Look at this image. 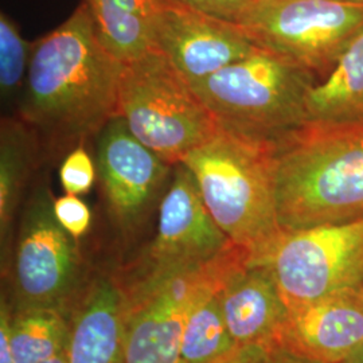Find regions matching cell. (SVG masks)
Instances as JSON below:
<instances>
[{
  "mask_svg": "<svg viewBox=\"0 0 363 363\" xmlns=\"http://www.w3.org/2000/svg\"><path fill=\"white\" fill-rule=\"evenodd\" d=\"M123 67L99 38L86 0L64 23L34 40L13 116L37 133L45 160H62L118 115Z\"/></svg>",
  "mask_w": 363,
  "mask_h": 363,
  "instance_id": "cell-1",
  "label": "cell"
},
{
  "mask_svg": "<svg viewBox=\"0 0 363 363\" xmlns=\"http://www.w3.org/2000/svg\"><path fill=\"white\" fill-rule=\"evenodd\" d=\"M274 177L284 232L363 220V120L295 130L276 144Z\"/></svg>",
  "mask_w": 363,
  "mask_h": 363,
  "instance_id": "cell-2",
  "label": "cell"
},
{
  "mask_svg": "<svg viewBox=\"0 0 363 363\" xmlns=\"http://www.w3.org/2000/svg\"><path fill=\"white\" fill-rule=\"evenodd\" d=\"M276 144L220 130L183 159L213 220L255 262L284 234L276 203Z\"/></svg>",
  "mask_w": 363,
  "mask_h": 363,
  "instance_id": "cell-3",
  "label": "cell"
},
{
  "mask_svg": "<svg viewBox=\"0 0 363 363\" xmlns=\"http://www.w3.org/2000/svg\"><path fill=\"white\" fill-rule=\"evenodd\" d=\"M316 81L308 70L257 49L193 89L220 130L277 144L307 124L306 99Z\"/></svg>",
  "mask_w": 363,
  "mask_h": 363,
  "instance_id": "cell-4",
  "label": "cell"
},
{
  "mask_svg": "<svg viewBox=\"0 0 363 363\" xmlns=\"http://www.w3.org/2000/svg\"><path fill=\"white\" fill-rule=\"evenodd\" d=\"M117 116L172 166L220 130L189 81L156 48L124 62Z\"/></svg>",
  "mask_w": 363,
  "mask_h": 363,
  "instance_id": "cell-5",
  "label": "cell"
},
{
  "mask_svg": "<svg viewBox=\"0 0 363 363\" xmlns=\"http://www.w3.org/2000/svg\"><path fill=\"white\" fill-rule=\"evenodd\" d=\"M250 259L232 244L206 262L121 291L127 363H178L190 312Z\"/></svg>",
  "mask_w": 363,
  "mask_h": 363,
  "instance_id": "cell-6",
  "label": "cell"
},
{
  "mask_svg": "<svg viewBox=\"0 0 363 363\" xmlns=\"http://www.w3.org/2000/svg\"><path fill=\"white\" fill-rule=\"evenodd\" d=\"M54 199L49 182L42 179L22 210L9 253L13 307L74 308L89 281L79 240L57 220Z\"/></svg>",
  "mask_w": 363,
  "mask_h": 363,
  "instance_id": "cell-7",
  "label": "cell"
},
{
  "mask_svg": "<svg viewBox=\"0 0 363 363\" xmlns=\"http://www.w3.org/2000/svg\"><path fill=\"white\" fill-rule=\"evenodd\" d=\"M259 49L325 79L363 28V6L339 0H253L234 22Z\"/></svg>",
  "mask_w": 363,
  "mask_h": 363,
  "instance_id": "cell-8",
  "label": "cell"
},
{
  "mask_svg": "<svg viewBox=\"0 0 363 363\" xmlns=\"http://www.w3.org/2000/svg\"><path fill=\"white\" fill-rule=\"evenodd\" d=\"M157 211L154 238L128 265L113 272L123 292L206 262L233 244L213 220L183 163L174 166Z\"/></svg>",
  "mask_w": 363,
  "mask_h": 363,
  "instance_id": "cell-9",
  "label": "cell"
},
{
  "mask_svg": "<svg viewBox=\"0 0 363 363\" xmlns=\"http://www.w3.org/2000/svg\"><path fill=\"white\" fill-rule=\"evenodd\" d=\"M288 310L363 284V220L284 232L265 261Z\"/></svg>",
  "mask_w": 363,
  "mask_h": 363,
  "instance_id": "cell-10",
  "label": "cell"
},
{
  "mask_svg": "<svg viewBox=\"0 0 363 363\" xmlns=\"http://www.w3.org/2000/svg\"><path fill=\"white\" fill-rule=\"evenodd\" d=\"M94 160L111 222L123 238L135 235L166 193L174 166L139 142L120 116L97 135Z\"/></svg>",
  "mask_w": 363,
  "mask_h": 363,
  "instance_id": "cell-11",
  "label": "cell"
},
{
  "mask_svg": "<svg viewBox=\"0 0 363 363\" xmlns=\"http://www.w3.org/2000/svg\"><path fill=\"white\" fill-rule=\"evenodd\" d=\"M154 48L191 86L259 49L237 23L174 0H157Z\"/></svg>",
  "mask_w": 363,
  "mask_h": 363,
  "instance_id": "cell-12",
  "label": "cell"
},
{
  "mask_svg": "<svg viewBox=\"0 0 363 363\" xmlns=\"http://www.w3.org/2000/svg\"><path fill=\"white\" fill-rule=\"evenodd\" d=\"M277 346L316 363H346L363 346V284L288 310Z\"/></svg>",
  "mask_w": 363,
  "mask_h": 363,
  "instance_id": "cell-13",
  "label": "cell"
},
{
  "mask_svg": "<svg viewBox=\"0 0 363 363\" xmlns=\"http://www.w3.org/2000/svg\"><path fill=\"white\" fill-rule=\"evenodd\" d=\"M218 298L237 347L277 346L288 307L267 262L247 261L228 279Z\"/></svg>",
  "mask_w": 363,
  "mask_h": 363,
  "instance_id": "cell-14",
  "label": "cell"
},
{
  "mask_svg": "<svg viewBox=\"0 0 363 363\" xmlns=\"http://www.w3.org/2000/svg\"><path fill=\"white\" fill-rule=\"evenodd\" d=\"M65 363H127L124 337V296L115 273L88 281L77 300Z\"/></svg>",
  "mask_w": 363,
  "mask_h": 363,
  "instance_id": "cell-15",
  "label": "cell"
},
{
  "mask_svg": "<svg viewBox=\"0 0 363 363\" xmlns=\"http://www.w3.org/2000/svg\"><path fill=\"white\" fill-rule=\"evenodd\" d=\"M45 160L42 144L22 118L7 115L0 124V241L1 252L10 253L13 220L28 182Z\"/></svg>",
  "mask_w": 363,
  "mask_h": 363,
  "instance_id": "cell-16",
  "label": "cell"
},
{
  "mask_svg": "<svg viewBox=\"0 0 363 363\" xmlns=\"http://www.w3.org/2000/svg\"><path fill=\"white\" fill-rule=\"evenodd\" d=\"M306 116L307 124L363 120V28L330 74L312 85L306 99Z\"/></svg>",
  "mask_w": 363,
  "mask_h": 363,
  "instance_id": "cell-17",
  "label": "cell"
},
{
  "mask_svg": "<svg viewBox=\"0 0 363 363\" xmlns=\"http://www.w3.org/2000/svg\"><path fill=\"white\" fill-rule=\"evenodd\" d=\"M99 38L121 62L154 48L157 0H86Z\"/></svg>",
  "mask_w": 363,
  "mask_h": 363,
  "instance_id": "cell-18",
  "label": "cell"
},
{
  "mask_svg": "<svg viewBox=\"0 0 363 363\" xmlns=\"http://www.w3.org/2000/svg\"><path fill=\"white\" fill-rule=\"evenodd\" d=\"M73 308L60 306L11 307L10 342L16 363H42L64 354Z\"/></svg>",
  "mask_w": 363,
  "mask_h": 363,
  "instance_id": "cell-19",
  "label": "cell"
},
{
  "mask_svg": "<svg viewBox=\"0 0 363 363\" xmlns=\"http://www.w3.org/2000/svg\"><path fill=\"white\" fill-rule=\"evenodd\" d=\"M218 292L208 294L190 312L178 363H214L237 349L223 319Z\"/></svg>",
  "mask_w": 363,
  "mask_h": 363,
  "instance_id": "cell-20",
  "label": "cell"
},
{
  "mask_svg": "<svg viewBox=\"0 0 363 363\" xmlns=\"http://www.w3.org/2000/svg\"><path fill=\"white\" fill-rule=\"evenodd\" d=\"M34 52V40L22 37L19 26L7 13L0 15V96L1 103L15 111L26 84Z\"/></svg>",
  "mask_w": 363,
  "mask_h": 363,
  "instance_id": "cell-21",
  "label": "cell"
},
{
  "mask_svg": "<svg viewBox=\"0 0 363 363\" xmlns=\"http://www.w3.org/2000/svg\"><path fill=\"white\" fill-rule=\"evenodd\" d=\"M97 179L96 160L84 145L73 148L61 160L60 182L65 194H88Z\"/></svg>",
  "mask_w": 363,
  "mask_h": 363,
  "instance_id": "cell-22",
  "label": "cell"
},
{
  "mask_svg": "<svg viewBox=\"0 0 363 363\" xmlns=\"http://www.w3.org/2000/svg\"><path fill=\"white\" fill-rule=\"evenodd\" d=\"M54 214L66 232L77 240L91 228V208L78 195L64 194L55 198Z\"/></svg>",
  "mask_w": 363,
  "mask_h": 363,
  "instance_id": "cell-23",
  "label": "cell"
},
{
  "mask_svg": "<svg viewBox=\"0 0 363 363\" xmlns=\"http://www.w3.org/2000/svg\"><path fill=\"white\" fill-rule=\"evenodd\" d=\"M222 19L235 22L253 0H174Z\"/></svg>",
  "mask_w": 363,
  "mask_h": 363,
  "instance_id": "cell-24",
  "label": "cell"
},
{
  "mask_svg": "<svg viewBox=\"0 0 363 363\" xmlns=\"http://www.w3.org/2000/svg\"><path fill=\"white\" fill-rule=\"evenodd\" d=\"M10 318L11 307L1 298L0 308V363H16L13 358L11 342H10Z\"/></svg>",
  "mask_w": 363,
  "mask_h": 363,
  "instance_id": "cell-25",
  "label": "cell"
},
{
  "mask_svg": "<svg viewBox=\"0 0 363 363\" xmlns=\"http://www.w3.org/2000/svg\"><path fill=\"white\" fill-rule=\"evenodd\" d=\"M265 351V347L259 346L237 347L230 354L214 363H259L262 359Z\"/></svg>",
  "mask_w": 363,
  "mask_h": 363,
  "instance_id": "cell-26",
  "label": "cell"
},
{
  "mask_svg": "<svg viewBox=\"0 0 363 363\" xmlns=\"http://www.w3.org/2000/svg\"><path fill=\"white\" fill-rule=\"evenodd\" d=\"M259 363H316L298 355L292 351L286 350L281 346H273L265 351L262 359Z\"/></svg>",
  "mask_w": 363,
  "mask_h": 363,
  "instance_id": "cell-27",
  "label": "cell"
},
{
  "mask_svg": "<svg viewBox=\"0 0 363 363\" xmlns=\"http://www.w3.org/2000/svg\"><path fill=\"white\" fill-rule=\"evenodd\" d=\"M346 363H363V346L358 350V352L351 358L350 361Z\"/></svg>",
  "mask_w": 363,
  "mask_h": 363,
  "instance_id": "cell-28",
  "label": "cell"
},
{
  "mask_svg": "<svg viewBox=\"0 0 363 363\" xmlns=\"http://www.w3.org/2000/svg\"><path fill=\"white\" fill-rule=\"evenodd\" d=\"M42 363H65V352L61 354V355H58V357H55V358H52V359L46 361V362Z\"/></svg>",
  "mask_w": 363,
  "mask_h": 363,
  "instance_id": "cell-29",
  "label": "cell"
},
{
  "mask_svg": "<svg viewBox=\"0 0 363 363\" xmlns=\"http://www.w3.org/2000/svg\"><path fill=\"white\" fill-rule=\"evenodd\" d=\"M339 1H345V3H350V4H358V6H363V0H339Z\"/></svg>",
  "mask_w": 363,
  "mask_h": 363,
  "instance_id": "cell-30",
  "label": "cell"
}]
</instances>
